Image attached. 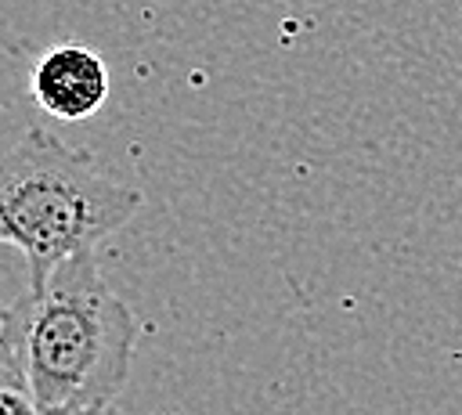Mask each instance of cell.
<instances>
[{"instance_id":"4","label":"cell","mask_w":462,"mask_h":415,"mask_svg":"<svg viewBox=\"0 0 462 415\" xmlns=\"http://www.w3.org/2000/svg\"><path fill=\"white\" fill-rule=\"evenodd\" d=\"M0 415H47L32 404V397H29V390H25L4 343H0Z\"/></svg>"},{"instance_id":"3","label":"cell","mask_w":462,"mask_h":415,"mask_svg":"<svg viewBox=\"0 0 462 415\" xmlns=\"http://www.w3.org/2000/svg\"><path fill=\"white\" fill-rule=\"evenodd\" d=\"M36 105L65 123L94 115L108 97V69L83 43H54L40 54L29 76Z\"/></svg>"},{"instance_id":"5","label":"cell","mask_w":462,"mask_h":415,"mask_svg":"<svg viewBox=\"0 0 462 415\" xmlns=\"http://www.w3.org/2000/svg\"><path fill=\"white\" fill-rule=\"evenodd\" d=\"M4 314H7V307H0V328H4Z\"/></svg>"},{"instance_id":"1","label":"cell","mask_w":462,"mask_h":415,"mask_svg":"<svg viewBox=\"0 0 462 415\" xmlns=\"http://www.w3.org/2000/svg\"><path fill=\"white\" fill-rule=\"evenodd\" d=\"M0 343L40 411L105 415L130 379L137 321L105 285L94 253H79L7 307Z\"/></svg>"},{"instance_id":"2","label":"cell","mask_w":462,"mask_h":415,"mask_svg":"<svg viewBox=\"0 0 462 415\" xmlns=\"http://www.w3.org/2000/svg\"><path fill=\"white\" fill-rule=\"evenodd\" d=\"M141 209V191L112 180L87 152L32 126L0 155V245L29 263V289H43L69 256L94 253Z\"/></svg>"}]
</instances>
